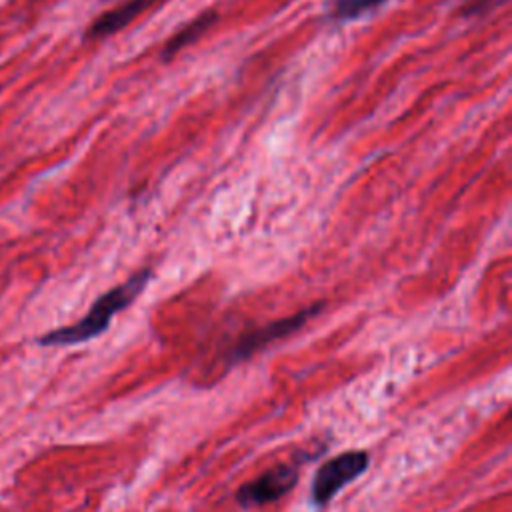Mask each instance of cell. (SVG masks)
Here are the masks:
<instances>
[{
	"label": "cell",
	"instance_id": "obj_6",
	"mask_svg": "<svg viewBox=\"0 0 512 512\" xmlns=\"http://www.w3.org/2000/svg\"><path fill=\"white\" fill-rule=\"evenodd\" d=\"M216 16H218L216 12L208 10V12L200 14V16H196L194 20H190L186 26H182V28H180L174 36H170L168 42L164 44V48H162V58H164V60H170L176 52H180L182 48H186V46H190L192 42H196V40L214 24Z\"/></svg>",
	"mask_w": 512,
	"mask_h": 512
},
{
	"label": "cell",
	"instance_id": "obj_5",
	"mask_svg": "<svg viewBox=\"0 0 512 512\" xmlns=\"http://www.w3.org/2000/svg\"><path fill=\"white\" fill-rule=\"evenodd\" d=\"M158 0H124L116 8L100 14L88 28L86 36L92 40L106 38L110 34H116L118 30L126 28L136 16H140L144 10H148Z\"/></svg>",
	"mask_w": 512,
	"mask_h": 512
},
{
	"label": "cell",
	"instance_id": "obj_4",
	"mask_svg": "<svg viewBox=\"0 0 512 512\" xmlns=\"http://www.w3.org/2000/svg\"><path fill=\"white\" fill-rule=\"evenodd\" d=\"M300 466L294 462H280L254 480L242 484L236 490V502L242 508H260L280 500L298 484Z\"/></svg>",
	"mask_w": 512,
	"mask_h": 512
},
{
	"label": "cell",
	"instance_id": "obj_3",
	"mask_svg": "<svg viewBox=\"0 0 512 512\" xmlns=\"http://www.w3.org/2000/svg\"><path fill=\"white\" fill-rule=\"evenodd\" d=\"M324 308L322 302H316L308 308H302L298 310L296 314L292 316H286V318H280V320H274V322H268L264 326H258L254 330H248L244 332L226 352V364L228 366H234L238 362H244L248 360L250 356H254L256 352L268 348L270 344L298 332L304 324H308L320 310Z\"/></svg>",
	"mask_w": 512,
	"mask_h": 512
},
{
	"label": "cell",
	"instance_id": "obj_7",
	"mask_svg": "<svg viewBox=\"0 0 512 512\" xmlns=\"http://www.w3.org/2000/svg\"><path fill=\"white\" fill-rule=\"evenodd\" d=\"M388 0H326V12L332 20L344 22L360 18L362 14H368Z\"/></svg>",
	"mask_w": 512,
	"mask_h": 512
},
{
	"label": "cell",
	"instance_id": "obj_8",
	"mask_svg": "<svg viewBox=\"0 0 512 512\" xmlns=\"http://www.w3.org/2000/svg\"><path fill=\"white\" fill-rule=\"evenodd\" d=\"M500 2H504V0H468L466 4H462L460 14L462 16H478V14H484L492 8H496Z\"/></svg>",
	"mask_w": 512,
	"mask_h": 512
},
{
	"label": "cell",
	"instance_id": "obj_2",
	"mask_svg": "<svg viewBox=\"0 0 512 512\" xmlns=\"http://www.w3.org/2000/svg\"><path fill=\"white\" fill-rule=\"evenodd\" d=\"M370 466V456L366 450H346L326 462H322L310 484V500L314 506H326L344 486L362 476Z\"/></svg>",
	"mask_w": 512,
	"mask_h": 512
},
{
	"label": "cell",
	"instance_id": "obj_1",
	"mask_svg": "<svg viewBox=\"0 0 512 512\" xmlns=\"http://www.w3.org/2000/svg\"><path fill=\"white\" fill-rule=\"evenodd\" d=\"M152 278L150 268H142L136 274H132L122 284L110 288L104 292L88 310L86 316H82L78 322L54 328L38 338V344L42 346H72L88 342L100 334H104L112 322V318L122 312L126 306H130L138 294L146 288V284Z\"/></svg>",
	"mask_w": 512,
	"mask_h": 512
}]
</instances>
